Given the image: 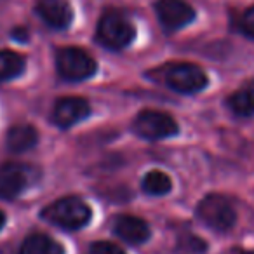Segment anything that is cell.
I'll return each instance as SVG.
<instances>
[{
  "label": "cell",
  "mask_w": 254,
  "mask_h": 254,
  "mask_svg": "<svg viewBox=\"0 0 254 254\" xmlns=\"http://www.w3.org/2000/svg\"><path fill=\"white\" fill-rule=\"evenodd\" d=\"M42 218L51 225L64 230H78L91 219V209L77 197H64L42 211Z\"/></svg>",
  "instance_id": "6da1fadb"
},
{
  "label": "cell",
  "mask_w": 254,
  "mask_h": 254,
  "mask_svg": "<svg viewBox=\"0 0 254 254\" xmlns=\"http://www.w3.org/2000/svg\"><path fill=\"white\" fill-rule=\"evenodd\" d=\"M242 30L249 37H254V5L244 14L242 18Z\"/></svg>",
  "instance_id": "ac0fdd59"
},
{
  "label": "cell",
  "mask_w": 254,
  "mask_h": 254,
  "mask_svg": "<svg viewBox=\"0 0 254 254\" xmlns=\"http://www.w3.org/2000/svg\"><path fill=\"white\" fill-rule=\"evenodd\" d=\"M35 180V169L26 164L9 162L0 167V198H16Z\"/></svg>",
  "instance_id": "5b68a950"
},
{
  "label": "cell",
  "mask_w": 254,
  "mask_h": 254,
  "mask_svg": "<svg viewBox=\"0 0 254 254\" xmlns=\"http://www.w3.org/2000/svg\"><path fill=\"white\" fill-rule=\"evenodd\" d=\"M25 70V60L12 51H0V82L11 80Z\"/></svg>",
  "instance_id": "9a60e30c"
},
{
  "label": "cell",
  "mask_w": 254,
  "mask_h": 254,
  "mask_svg": "<svg viewBox=\"0 0 254 254\" xmlns=\"http://www.w3.org/2000/svg\"><path fill=\"white\" fill-rule=\"evenodd\" d=\"M91 112V106L85 99L82 98H63L56 103L53 112V120L60 127L66 129V127L75 126L77 122L84 120Z\"/></svg>",
  "instance_id": "9c48e42d"
},
{
  "label": "cell",
  "mask_w": 254,
  "mask_h": 254,
  "mask_svg": "<svg viewBox=\"0 0 254 254\" xmlns=\"http://www.w3.org/2000/svg\"><path fill=\"white\" fill-rule=\"evenodd\" d=\"M87 254H126V253L112 242H94L89 247Z\"/></svg>",
  "instance_id": "e0dca14e"
},
{
  "label": "cell",
  "mask_w": 254,
  "mask_h": 254,
  "mask_svg": "<svg viewBox=\"0 0 254 254\" xmlns=\"http://www.w3.org/2000/svg\"><path fill=\"white\" fill-rule=\"evenodd\" d=\"M134 131L141 138L146 139H162L174 136L178 132V124L173 117L162 112H141L134 120Z\"/></svg>",
  "instance_id": "52a82bcc"
},
{
  "label": "cell",
  "mask_w": 254,
  "mask_h": 254,
  "mask_svg": "<svg viewBox=\"0 0 254 254\" xmlns=\"http://www.w3.org/2000/svg\"><path fill=\"white\" fill-rule=\"evenodd\" d=\"M143 190L148 195H166L171 190V180L160 171H152L143 180Z\"/></svg>",
  "instance_id": "2e32d148"
},
{
  "label": "cell",
  "mask_w": 254,
  "mask_h": 254,
  "mask_svg": "<svg viewBox=\"0 0 254 254\" xmlns=\"http://www.w3.org/2000/svg\"><path fill=\"white\" fill-rule=\"evenodd\" d=\"M134 35V26L120 12H106L98 23V40L108 49H124L132 42Z\"/></svg>",
  "instance_id": "7a4b0ae2"
},
{
  "label": "cell",
  "mask_w": 254,
  "mask_h": 254,
  "mask_svg": "<svg viewBox=\"0 0 254 254\" xmlns=\"http://www.w3.org/2000/svg\"><path fill=\"white\" fill-rule=\"evenodd\" d=\"M197 214L209 228L218 232H226L235 223V211L232 204L221 195H207L198 204Z\"/></svg>",
  "instance_id": "277c9868"
},
{
  "label": "cell",
  "mask_w": 254,
  "mask_h": 254,
  "mask_svg": "<svg viewBox=\"0 0 254 254\" xmlns=\"http://www.w3.org/2000/svg\"><path fill=\"white\" fill-rule=\"evenodd\" d=\"M19 254H63V247L49 235L33 233V235L26 237L19 249Z\"/></svg>",
  "instance_id": "4fadbf2b"
},
{
  "label": "cell",
  "mask_w": 254,
  "mask_h": 254,
  "mask_svg": "<svg viewBox=\"0 0 254 254\" xmlns=\"http://www.w3.org/2000/svg\"><path fill=\"white\" fill-rule=\"evenodd\" d=\"M4 223H5V216H4V212L0 211V230H2V226H4Z\"/></svg>",
  "instance_id": "d6986e66"
},
{
  "label": "cell",
  "mask_w": 254,
  "mask_h": 254,
  "mask_svg": "<svg viewBox=\"0 0 254 254\" xmlns=\"http://www.w3.org/2000/svg\"><path fill=\"white\" fill-rule=\"evenodd\" d=\"M166 84L171 89L183 94H191V92H198L205 87L207 84V77L205 73L195 64L180 63V64H171L166 71Z\"/></svg>",
  "instance_id": "8992f818"
},
{
  "label": "cell",
  "mask_w": 254,
  "mask_h": 254,
  "mask_svg": "<svg viewBox=\"0 0 254 254\" xmlns=\"http://www.w3.org/2000/svg\"><path fill=\"white\" fill-rule=\"evenodd\" d=\"M228 106L233 113L240 117H253L254 115V85L237 91L235 94L230 96Z\"/></svg>",
  "instance_id": "5bb4252c"
},
{
  "label": "cell",
  "mask_w": 254,
  "mask_h": 254,
  "mask_svg": "<svg viewBox=\"0 0 254 254\" xmlns=\"http://www.w3.org/2000/svg\"><path fill=\"white\" fill-rule=\"evenodd\" d=\"M113 230L122 240L129 244H143L148 240L150 230L143 219L134 216H119L113 221Z\"/></svg>",
  "instance_id": "8fae6325"
},
{
  "label": "cell",
  "mask_w": 254,
  "mask_h": 254,
  "mask_svg": "<svg viewBox=\"0 0 254 254\" xmlns=\"http://www.w3.org/2000/svg\"><path fill=\"white\" fill-rule=\"evenodd\" d=\"M155 11L160 23L171 32L183 28L195 18V11L185 0H159L155 4Z\"/></svg>",
  "instance_id": "ba28073f"
},
{
  "label": "cell",
  "mask_w": 254,
  "mask_h": 254,
  "mask_svg": "<svg viewBox=\"0 0 254 254\" xmlns=\"http://www.w3.org/2000/svg\"><path fill=\"white\" fill-rule=\"evenodd\" d=\"M37 11L44 23L54 30L68 28L73 19V11L68 0H39Z\"/></svg>",
  "instance_id": "30bf717a"
},
{
  "label": "cell",
  "mask_w": 254,
  "mask_h": 254,
  "mask_svg": "<svg viewBox=\"0 0 254 254\" xmlns=\"http://www.w3.org/2000/svg\"><path fill=\"white\" fill-rule=\"evenodd\" d=\"M58 71L66 80H85L96 71V63L89 54L75 47H64L56 56Z\"/></svg>",
  "instance_id": "3957f363"
},
{
  "label": "cell",
  "mask_w": 254,
  "mask_h": 254,
  "mask_svg": "<svg viewBox=\"0 0 254 254\" xmlns=\"http://www.w3.org/2000/svg\"><path fill=\"white\" fill-rule=\"evenodd\" d=\"M37 134L33 126H14L7 134V146L11 152H26L37 145Z\"/></svg>",
  "instance_id": "7c38bea8"
}]
</instances>
